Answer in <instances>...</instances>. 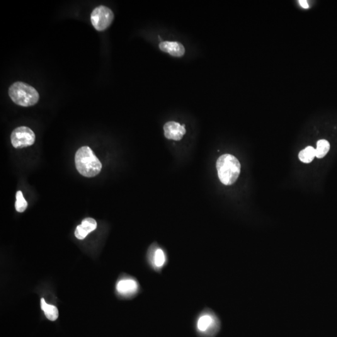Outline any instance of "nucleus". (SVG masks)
<instances>
[{
  "instance_id": "1",
  "label": "nucleus",
  "mask_w": 337,
  "mask_h": 337,
  "mask_svg": "<svg viewBox=\"0 0 337 337\" xmlns=\"http://www.w3.org/2000/svg\"><path fill=\"white\" fill-rule=\"evenodd\" d=\"M75 164L77 170L86 178H93L100 173L102 164L90 147H81L75 155Z\"/></svg>"
},
{
  "instance_id": "15",
  "label": "nucleus",
  "mask_w": 337,
  "mask_h": 337,
  "mask_svg": "<svg viewBox=\"0 0 337 337\" xmlns=\"http://www.w3.org/2000/svg\"><path fill=\"white\" fill-rule=\"evenodd\" d=\"M16 198L15 208L16 211L23 212L28 207V202L24 198L21 191H19L16 193Z\"/></svg>"
},
{
  "instance_id": "12",
  "label": "nucleus",
  "mask_w": 337,
  "mask_h": 337,
  "mask_svg": "<svg viewBox=\"0 0 337 337\" xmlns=\"http://www.w3.org/2000/svg\"><path fill=\"white\" fill-rule=\"evenodd\" d=\"M41 309L45 312L46 317L50 321H55L58 318L59 312H58L57 307L54 305L48 304L44 299L41 300Z\"/></svg>"
},
{
  "instance_id": "9",
  "label": "nucleus",
  "mask_w": 337,
  "mask_h": 337,
  "mask_svg": "<svg viewBox=\"0 0 337 337\" xmlns=\"http://www.w3.org/2000/svg\"><path fill=\"white\" fill-rule=\"evenodd\" d=\"M165 137L167 139L180 140L186 133L185 125H181L174 121H169L164 126Z\"/></svg>"
},
{
  "instance_id": "7",
  "label": "nucleus",
  "mask_w": 337,
  "mask_h": 337,
  "mask_svg": "<svg viewBox=\"0 0 337 337\" xmlns=\"http://www.w3.org/2000/svg\"><path fill=\"white\" fill-rule=\"evenodd\" d=\"M36 136L32 130L25 126L16 128L11 133V144L15 148L30 146L35 143Z\"/></svg>"
},
{
  "instance_id": "11",
  "label": "nucleus",
  "mask_w": 337,
  "mask_h": 337,
  "mask_svg": "<svg viewBox=\"0 0 337 337\" xmlns=\"http://www.w3.org/2000/svg\"><path fill=\"white\" fill-rule=\"evenodd\" d=\"M97 227V222L93 218H86L82 220L81 224L78 225L75 230L74 235L77 239L82 240L85 238L90 232Z\"/></svg>"
},
{
  "instance_id": "6",
  "label": "nucleus",
  "mask_w": 337,
  "mask_h": 337,
  "mask_svg": "<svg viewBox=\"0 0 337 337\" xmlns=\"http://www.w3.org/2000/svg\"><path fill=\"white\" fill-rule=\"evenodd\" d=\"M114 13L110 8L105 6H99L94 9L91 14L92 25L96 30H106L113 23Z\"/></svg>"
},
{
  "instance_id": "8",
  "label": "nucleus",
  "mask_w": 337,
  "mask_h": 337,
  "mask_svg": "<svg viewBox=\"0 0 337 337\" xmlns=\"http://www.w3.org/2000/svg\"><path fill=\"white\" fill-rule=\"evenodd\" d=\"M140 286L135 278L123 277L116 283V290L119 296L125 299H130L139 293Z\"/></svg>"
},
{
  "instance_id": "4",
  "label": "nucleus",
  "mask_w": 337,
  "mask_h": 337,
  "mask_svg": "<svg viewBox=\"0 0 337 337\" xmlns=\"http://www.w3.org/2000/svg\"><path fill=\"white\" fill-rule=\"evenodd\" d=\"M146 261L149 268L152 270L159 273L167 265L169 261L168 255L163 247L154 242L147 249Z\"/></svg>"
},
{
  "instance_id": "10",
  "label": "nucleus",
  "mask_w": 337,
  "mask_h": 337,
  "mask_svg": "<svg viewBox=\"0 0 337 337\" xmlns=\"http://www.w3.org/2000/svg\"><path fill=\"white\" fill-rule=\"evenodd\" d=\"M162 52L169 53L174 57H181L185 53V48L181 43L176 41H163L159 45Z\"/></svg>"
},
{
  "instance_id": "2",
  "label": "nucleus",
  "mask_w": 337,
  "mask_h": 337,
  "mask_svg": "<svg viewBox=\"0 0 337 337\" xmlns=\"http://www.w3.org/2000/svg\"><path fill=\"white\" fill-rule=\"evenodd\" d=\"M216 168L220 182L225 186H230L238 179L241 166L236 157L225 154L218 158Z\"/></svg>"
},
{
  "instance_id": "13",
  "label": "nucleus",
  "mask_w": 337,
  "mask_h": 337,
  "mask_svg": "<svg viewBox=\"0 0 337 337\" xmlns=\"http://www.w3.org/2000/svg\"><path fill=\"white\" fill-rule=\"evenodd\" d=\"M331 145L327 140L321 139L317 142V149H315V157L317 158L321 159L326 156L328 153Z\"/></svg>"
},
{
  "instance_id": "16",
  "label": "nucleus",
  "mask_w": 337,
  "mask_h": 337,
  "mask_svg": "<svg viewBox=\"0 0 337 337\" xmlns=\"http://www.w3.org/2000/svg\"><path fill=\"white\" fill-rule=\"evenodd\" d=\"M299 3L300 6L303 7V8H309V4H308L307 1H304V0H300V1H299Z\"/></svg>"
},
{
  "instance_id": "5",
  "label": "nucleus",
  "mask_w": 337,
  "mask_h": 337,
  "mask_svg": "<svg viewBox=\"0 0 337 337\" xmlns=\"http://www.w3.org/2000/svg\"><path fill=\"white\" fill-rule=\"evenodd\" d=\"M219 326V319L209 309H205L199 315L197 320L198 331L208 336L214 334Z\"/></svg>"
},
{
  "instance_id": "14",
  "label": "nucleus",
  "mask_w": 337,
  "mask_h": 337,
  "mask_svg": "<svg viewBox=\"0 0 337 337\" xmlns=\"http://www.w3.org/2000/svg\"><path fill=\"white\" fill-rule=\"evenodd\" d=\"M315 157V149L312 146H308L300 152L299 157L300 161L304 163H310Z\"/></svg>"
},
{
  "instance_id": "3",
  "label": "nucleus",
  "mask_w": 337,
  "mask_h": 337,
  "mask_svg": "<svg viewBox=\"0 0 337 337\" xmlns=\"http://www.w3.org/2000/svg\"><path fill=\"white\" fill-rule=\"evenodd\" d=\"M8 94L14 103L23 107L38 103L40 96L33 87L23 82H16L9 87Z\"/></svg>"
}]
</instances>
